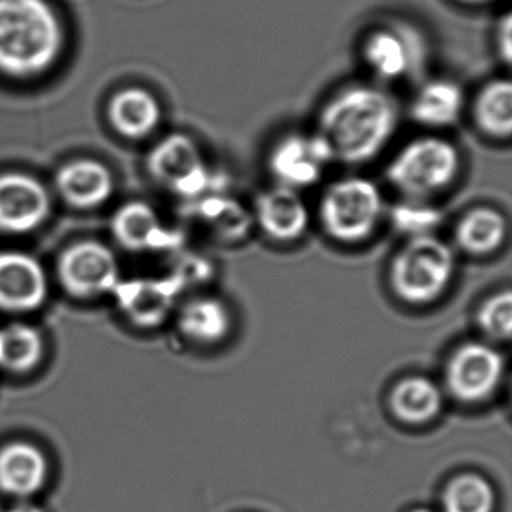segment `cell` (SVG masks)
<instances>
[{"mask_svg": "<svg viewBox=\"0 0 512 512\" xmlns=\"http://www.w3.org/2000/svg\"><path fill=\"white\" fill-rule=\"evenodd\" d=\"M439 212L419 200H409L394 209V221L401 230L415 236L428 235V230L436 226Z\"/></svg>", "mask_w": 512, "mask_h": 512, "instance_id": "83f0119b", "label": "cell"}, {"mask_svg": "<svg viewBox=\"0 0 512 512\" xmlns=\"http://www.w3.org/2000/svg\"><path fill=\"white\" fill-rule=\"evenodd\" d=\"M443 395L439 386L424 376L400 380L389 395V407L395 418L406 424H425L442 410Z\"/></svg>", "mask_w": 512, "mask_h": 512, "instance_id": "44dd1931", "label": "cell"}, {"mask_svg": "<svg viewBox=\"0 0 512 512\" xmlns=\"http://www.w3.org/2000/svg\"><path fill=\"white\" fill-rule=\"evenodd\" d=\"M494 49L502 64L511 65L512 61V17L505 13L497 20L494 28Z\"/></svg>", "mask_w": 512, "mask_h": 512, "instance_id": "f1b7e54d", "label": "cell"}, {"mask_svg": "<svg viewBox=\"0 0 512 512\" xmlns=\"http://www.w3.org/2000/svg\"><path fill=\"white\" fill-rule=\"evenodd\" d=\"M461 164L454 142L440 136H422L398 149L386 167V179L407 199L424 202L454 184Z\"/></svg>", "mask_w": 512, "mask_h": 512, "instance_id": "3957f363", "label": "cell"}, {"mask_svg": "<svg viewBox=\"0 0 512 512\" xmlns=\"http://www.w3.org/2000/svg\"><path fill=\"white\" fill-rule=\"evenodd\" d=\"M331 163V149L316 131L284 134L268 154V169L277 185L296 191L317 184Z\"/></svg>", "mask_w": 512, "mask_h": 512, "instance_id": "ba28073f", "label": "cell"}, {"mask_svg": "<svg viewBox=\"0 0 512 512\" xmlns=\"http://www.w3.org/2000/svg\"><path fill=\"white\" fill-rule=\"evenodd\" d=\"M52 202L49 191L32 176L0 175V232L26 235L43 226Z\"/></svg>", "mask_w": 512, "mask_h": 512, "instance_id": "30bf717a", "label": "cell"}, {"mask_svg": "<svg viewBox=\"0 0 512 512\" xmlns=\"http://www.w3.org/2000/svg\"><path fill=\"white\" fill-rule=\"evenodd\" d=\"M454 2L466 5V7H481V5L491 4L494 0H454Z\"/></svg>", "mask_w": 512, "mask_h": 512, "instance_id": "4dcf8cb0", "label": "cell"}, {"mask_svg": "<svg viewBox=\"0 0 512 512\" xmlns=\"http://www.w3.org/2000/svg\"><path fill=\"white\" fill-rule=\"evenodd\" d=\"M508 221L499 211L479 206L463 215L455 229L461 250L470 254H490L505 241Z\"/></svg>", "mask_w": 512, "mask_h": 512, "instance_id": "603a6c76", "label": "cell"}, {"mask_svg": "<svg viewBox=\"0 0 512 512\" xmlns=\"http://www.w3.org/2000/svg\"><path fill=\"white\" fill-rule=\"evenodd\" d=\"M112 230L119 244L134 253L157 250L173 241L157 212L143 202L122 206L113 217Z\"/></svg>", "mask_w": 512, "mask_h": 512, "instance_id": "d6986e66", "label": "cell"}, {"mask_svg": "<svg viewBox=\"0 0 512 512\" xmlns=\"http://www.w3.org/2000/svg\"><path fill=\"white\" fill-rule=\"evenodd\" d=\"M254 217L269 238L284 242L301 238L310 220L307 205L298 191L281 185L257 197Z\"/></svg>", "mask_w": 512, "mask_h": 512, "instance_id": "5bb4252c", "label": "cell"}, {"mask_svg": "<svg viewBox=\"0 0 512 512\" xmlns=\"http://www.w3.org/2000/svg\"><path fill=\"white\" fill-rule=\"evenodd\" d=\"M179 329L191 341L217 343L229 334L232 316L224 302L217 298H197L179 313Z\"/></svg>", "mask_w": 512, "mask_h": 512, "instance_id": "7402d4cb", "label": "cell"}, {"mask_svg": "<svg viewBox=\"0 0 512 512\" xmlns=\"http://www.w3.org/2000/svg\"><path fill=\"white\" fill-rule=\"evenodd\" d=\"M382 214V193L373 181L361 176L334 182L320 199L323 229L340 242L364 241L376 230Z\"/></svg>", "mask_w": 512, "mask_h": 512, "instance_id": "5b68a950", "label": "cell"}, {"mask_svg": "<svg viewBox=\"0 0 512 512\" xmlns=\"http://www.w3.org/2000/svg\"><path fill=\"white\" fill-rule=\"evenodd\" d=\"M470 118L482 136L493 142H508L512 136L511 82L493 79L482 85L470 104Z\"/></svg>", "mask_w": 512, "mask_h": 512, "instance_id": "ac0fdd59", "label": "cell"}, {"mask_svg": "<svg viewBox=\"0 0 512 512\" xmlns=\"http://www.w3.org/2000/svg\"><path fill=\"white\" fill-rule=\"evenodd\" d=\"M58 278L71 296L80 299L113 293L121 283L115 253L98 241L70 245L59 257Z\"/></svg>", "mask_w": 512, "mask_h": 512, "instance_id": "52a82bcc", "label": "cell"}, {"mask_svg": "<svg viewBox=\"0 0 512 512\" xmlns=\"http://www.w3.org/2000/svg\"><path fill=\"white\" fill-rule=\"evenodd\" d=\"M56 187L62 199L74 208H97L112 196L113 176L98 161L79 160L59 170Z\"/></svg>", "mask_w": 512, "mask_h": 512, "instance_id": "2e32d148", "label": "cell"}, {"mask_svg": "<svg viewBox=\"0 0 512 512\" xmlns=\"http://www.w3.org/2000/svg\"><path fill=\"white\" fill-rule=\"evenodd\" d=\"M197 212L211 224L223 238H239L250 226V214L244 206L232 197L212 193L199 197Z\"/></svg>", "mask_w": 512, "mask_h": 512, "instance_id": "484cf974", "label": "cell"}, {"mask_svg": "<svg viewBox=\"0 0 512 512\" xmlns=\"http://www.w3.org/2000/svg\"><path fill=\"white\" fill-rule=\"evenodd\" d=\"M175 284L166 280H131L113 290L125 316L142 328H154L169 316L175 304Z\"/></svg>", "mask_w": 512, "mask_h": 512, "instance_id": "9a60e30c", "label": "cell"}, {"mask_svg": "<svg viewBox=\"0 0 512 512\" xmlns=\"http://www.w3.org/2000/svg\"><path fill=\"white\" fill-rule=\"evenodd\" d=\"M410 512H434V511H431V509H427V508H418V509H413V511H410Z\"/></svg>", "mask_w": 512, "mask_h": 512, "instance_id": "1f68e13d", "label": "cell"}, {"mask_svg": "<svg viewBox=\"0 0 512 512\" xmlns=\"http://www.w3.org/2000/svg\"><path fill=\"white\" fill-rule=\"evenodd\" d=\"M496 491L476 473H463L446 484L442 494L443 512H493Z\"/></svg>", "mask_w": 512, "mask_h": 512, "instance_id": "d4e9b609", "label": "cell"}, {"mask_svg": "<svg viewBox=\"0 0 512 512\" xmlns=\"http://www.w3.org/2000/svg\"><path fill=\"white\" fill-rule=\"evenodd\" d=\"M463 110V91L448 79L428 80L418 89L409 107L413 122L430 130H443L457 124Z\"/></svg>", "mask_w": 512, "mask_h": 512, "instance_id": "e0dca14e", "label": "cell"}, {"mask_svg": "<svg viewBox=\"0 0 512 512\" xmlns=\"http://www.w3.org/2000/svg\"><path fill=\"white\" fill-rule=\"evenodd\" d=\"M398 106L379 86L355 83L335 92L320 109L316 133L338 163L359 166L374 160L394 137Z\"/></svg>", "mask_w": 512, "mask_h": 512, "instance_id": "6da1fadb", "label": "cell"}, {"mask_svg": "<svg viewBox=\"0 0 512 512\" xmlns=\"http://www.w3.org/2000/svg\"><path fill=\"white\" fill-rule=\"evenodd\" d=\"M503 370L505 359L494 347L467 343L458 347L446 364V389L461 403H479L499 388Z\"/></svg>", "mask_w": 512, "mask_h": 512, "instance_id": "9c48e42d", "label": "cell"}, {"mask_svg": "<svg viewBox=\"0 0 512 512\" xmlns=\"http://www.w3.org/2000/svg\"><path fill=\"white\" fill-rule=\"evenodd\" d=\"M62 29L46 0H0V71L43 73L58 58Z\"/></svg>", "mask_w": 512, "mask_h": 512, "instance_id": "7a4b0ae2", "label": "cell"}, {"mask_svg": "<svg viewBox=\"0 0 512 512\" xmlns=\"http://www.w3.org/2000/svg\"><path fill=\"white\" fill-rule=\"evenodd\" d=\"M368 70L383 82H397L413 73L421 55L416 37L401 26H377L362 40Z\"/></svg>", "mask_w": 512, "mask_h": 512, "instance_id": "7c38bea8", "label": "cell"}, {"mask_svg": "<svg viewBox=\"0 0 512 512\" xmlns=\"http://www.w3.org/2000/svg\"><path fill=\"white\" fill-rule=\"evenodd\" d=\"M49 280L43 265L23 251L0 253V311L31 313L43 307Z\"/></svg>", "mask_w": 512, "mask_h": 512, "instance_id": "8fae6325", "label": "cell"}, {"mask_svg": "<svg viewBox=\"0 0 512 512\" xmlns=\"http://www.w3.org/2000/svg\"><path fill=\"white\" fill-rule=\"evenodd\" d=\"M49 461L38 446L13 442L0 448V491L17 500H29L43 490Z\"/></svg>", "mask_w": 512, "mask_h": 512, "instance_id": "4fadbf2b", "label": "cell"}, {"mask_svg": "<svg viewBox=\"0 0 512 512\" xmlns=\"http://www.w3.org/2000/svg\"><path fill=\"white\" fill-rule=\"evenodd\" d=\"M148 169L155 181L187 199L205 196L217 182L202 149L182 133L169 134L154 146L148 157Z\"/></svg>", "mask_w": 512, "mask_h": 512, "instance_id": "8992f818", "label": "cell"}, {"mask_svg": "<svg viewBox=\"0 0 512 512\" xmlns=\"http://www.w3.org/2000/svg\"><path fill=\"white\" fill-rule=\"evenodd\" d=\"M44 338L35 326L11 323L0 328V370L25 374L43 361Z\"/></svg>", "mask_w": 512, "mask_h": 512, "instance_id": "cb8c5ba5", "label": "cell"}, {"mask_svg": "<svg viewBox=\"0 0 512 512\" xmlns=\"http://www.w3.org/2000/svg\"><path fill=\"white\" fill-rule=\"evenodd\" d=\"M454 271V253L446 242L430 235L413 236L395 254L389 280L404 302L428 304L445 292Z\"/></svg>", "mask_w": 512, "mask_h": 512, "instance_id": "277c9868", "label": "cell"}, {"mask_svg": "<svg viewBox=\"0 0 512 512\" xmlns=\"http://www.w3.org/2000/svg\"><path fill=\"white\" fill-rule=\"evenodd\" d=\"M479 328L493 340H508L512 328V295L509 290L497 293L479 308Z\"/></svg>", "mask_w": 512, "mask_h": 512, "instance_id": "4316f807", "label": "cell"}, {"mask_svg": "<svg viewBox=\"0 0 512 512\" xmlns=\"http://www.w3.org/2000/svg\"><path fill=\"white\" fill-rule=\"evenodd\" d=\"M109 118L122 136L143 139L160 124L161 106L157 98L145 89H125L110 101Z\"/></svg>", "mask_w": 512, "mask_h": 512, "instance_id": "ffe728a7", "label": "cell"}, {"mask_svg": "<svg viewBox=\"0 0 512 512\" xmlns=\"http://www.w3.org/2000/svg\"><path fill=\"white\" fill-rule=\"evenodd\" d=\"M7 512H44V509L38 506L37 503L29 502V500H19Z\"/></svg>", "mask_w": 512, "mask_h": 512, "instance_id": "f546056e", "label": "cell"}]
</instances>
